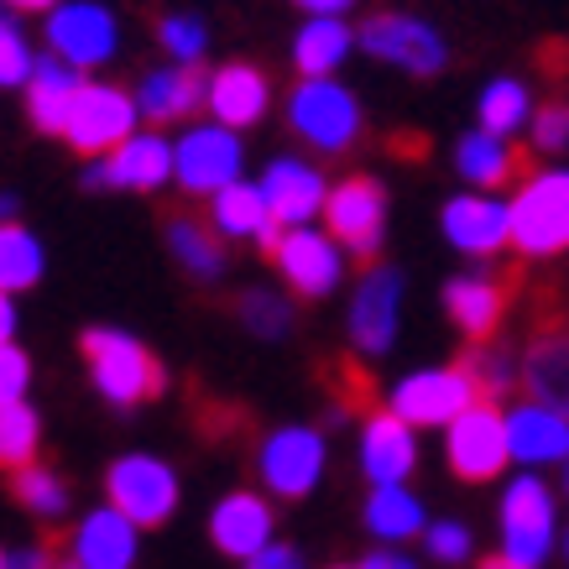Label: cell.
I'll list each match as a JSON object with an SVG mask.
<instances>
[{"label": "cell", "instance_id": "cell-1", "mask_svg": "<svg viewBox=\"0 0 569 569\" xmlns=\"http://www.w3.org/2000/svg\"><path fill=\"white\" fill-rule=\"evenodd\" d=\"M522 392L528 402L569 418V293L565 282H543L533 293V335L522 346Z\"/></svg>", "mask_w": 569, "mask_h": 569}, {"label": "cell", "instance_id": "cell-2", "mask_svg": "<svg viewBox=\"0 0 569 569\" xmlns=\"http://www.w3.org/2000/svg\"><path fill=\"white\" fill-rule=\"evenodd\" d=\"M79 350H84L94 387H100V397L110 408H137V402H152V397L168 392L162 361L141 346L137 335H126V329H84Z\"/></svg>", "mask_w": 569, "mask_h": 569}, {"label": "cell", "instance_id": "cell-3", "mask_svg": "<svg viewBox=\"0 0 569 569\" xmlns=\"http://www.w3.org/2000/svg\"><path fill=\"white\" fill-rule=\"evenodd\" d=\"M512 246L522 257L569 251V173H533L512 199Z\"/></svg>", "mask_w": 569, "mask_h": 569}, {"label": "cell", "instance_id": "cell-4", "mask_svg": "<svg viewBox=\"0 0 569 569\" xmlns=\"http://www.w3.org/2000/svg\"><path fill=\"white\" fill-rule=\"evenodd\" d=\"M288 121H293V131L309 141L313 152L340 157L361 137V104L335 79H303L293 89V100H288Z\"/></svg>", "mask_w": 569, "mask_h": 569}, {"label": "cell", "instance_id": "cell-5", "mask_svg": "<svg viewBox=\"0 0 569 569\" xmlns=\"http://www.w3.org/2000/svg\"><path fill=\"white\" fill-rule=\"evenodd\" d=\"M104 497L137 528H162L178 512V476L157 455H126L104 470Z\"/></svg>", "mask_w": 569, "mask_h": 569}, {"label": "cell", "instance_id": "cell-6", "mask_svg": "<svg viewBox=\"0 0 569 569\" xmlns=\"http://www.w3.org/2000/svg\"><path fill=\"white\" fill-rule=\"evenodd\" d=\"M356 42H361L371 58L397 63L402 73H413V79H433V73H445V63H449L445 37L433 32L429 21L402 17V11H377V17H366Z\"/></svg>", "mask_w": 569, "mask_h": 569}, {"label": "cell", "instance_id": "cell-7", "mask_svg": "<svg viewBox=\"0 0 569 569\" xmlns=\"http://www.w3.org/2000/svg\"><path fill=\"white\" fill-rule=\"evenodd\" d=\"M325 224H329V241H340L350 257H361L366 267H377L381 230H387V189L366 173L335 183L325 199Z\"/></svg>", "mask_w": 569, "mask_h": 569}, {"label": "cell", "instance_id": "cell-8", "mask_svg": "<svg viewBox=\"0 0 569 569\" xmlns=\"http://www.w3.org/2000/svg\"><path fill=\"white\" fill-rule=\"evenodd\" d=\"M241 137L230 126H193L189 137L173 147V178L178 189L193 199H214L220 189H230L241 178Z\"/></svg>", "mask_w": 569, "mask_h": 569}, {"label": "cell", "instance_id": "cell-9", "mask_svg": "<svg viewBox=\"0 0 569 569\" xmlns=\"http://www.w3.org/2000/svg\"><path fill=\"white\" fill-rule=\"evenodd\" d=\"M137 100L116 84H84L79 100H73V116H69V141L79 157H110L121 147L126 137H137Z\"/></svg>", "mask_w": 569, "mask_h": 569}, {"label": "cell", "instance_id": "cell-10", "mask_svg": "<svg viewBox=\"0 0 569 569\" xmlns=\"http://www.w3.org/2000/svg\"><path fill=\"white\" fill-rule=\"evenodd\" d=\"M507 460H512V445H507V418H501L497 402H476L449 423V470L460 481H497Z\"/></svg>", "mask_w": 569, "mask_h": 569}, {"label": "cell", "instance_id": "cell-11", "mask_svg": "<svg viewBox=\"0 0 569 569\" xmlns=\"http://www.w3.org/2000/svg\"><path fill=\"white\" fill-rule=\"evenodd\" d=\"M116 17L100 0H63L48 11V48L52 58H63L69 69H100L116 58Z\"/></svg>", "mask_w": 569, "mask_h": 569}, {"label": "cell", "instance_id": "cell-12", "mask_svg": "<svg viewBox=\"0 0 569 569\" xmlns=\"http://www.w3.org/2000/svg\"><path fill=\"white\" fill-rule=\"evenodd\" d=\"M522 288V267H501V272H470L455 277L445 288V313L466 340H497L501 319L512 309V298Z\"/></svg>", "mask_w": 569, "mask_h": 569}, {"label": "cell", "instance_id": "cell-13", "mask_svg": "<svg viewBox=\"0 0 569 569\" xmlns=\"http://www.w3.org/2000/svg\"><path fill=\"white\" fill-rule=\"evenodd\" d=\"M257 470L261 481H267V491H277V497H309L313 486H319V476H325V439H319V429H277L261 439V455H257Z\"/></svg>", "mask_w": 569, "mask_h": 569}, {"label": "cell", "instance_id": "cell-14", "mask_svg": "<svg viewBox=\"0 0 569 569\" xmlns=\"http://www.w3.org/2000/svg\"><path fill=\"white\" fill-rule=\"evenodd\" d=\"M501 538L512 559H522L528 569H538L549 559V543H553V497L549 486L538 476H522V481L507 486V501H501Z\"/></svg>", "mask_w": 569, "mask_h": 569}, {"label": "cell", "instance_id": "cell-15", "mask_svg": "<svg viewBox=\"0 0 569 569\" xmlns=\"http://www.w3.org/2000/svg\"><path fill=\"white\" fill-rule=\"evenodd\" d=\"M402 313V272L397 267H366L361 288L350 298V340L361 356H387L397 340Z\"/></svg>", "mask_w": 569, "mask_h": 569}, {"label": "cell", "instance_id": "cell-16", "mask_svg": "<svg viewBox=\"0 0 569 569\" xmlns=\"http://www.w3.org/2000/svg\"><path fill=\"white\" fill-rule=\"evenodd\" d=\"M466 408H476V392H470V381L455 366H445V371H413L408 381H397V392H392V413L402 423H413V429L455 423Z\"/></svg>", "mask_w": 569, "mask_h": 569}, {"label": "cell", "instance_id": "cell-17", "mask_svg": "<svg viewBox=\"0 0 569 569\" xmlns=\"http://www.w3.org/2000/svg\"><path fill=\"white\" fill-rule=\"evenodd\" d=\"M173 178V147L162 137H147V131H137V137H126L116 152L104 157V162H94L84 173V189H137V193H152L162 189Z\"/></svg>", "mask_w": 569, "mask_h": 569}, {"label": "cell", "instance_id": "cell-18", "mask_svg": "<svg viewBox=\"0 0 569 569\" xmlns=\"http://www.w3.org/2000/svg\"><path fill=\"white\" fill-rule=\"evenodd\" d=\"M272 261H277V272L288 277V288H293L298 298H325V293H335V282H340V251H335L329 236H319L309 224L282 230Z\"/></svg>", "mask_w": 569, "mask_h": 569}, {"label": "cell", "instance_id": "cell-19", "mask_svg": "<svg viewBox=\"0 0 569 569\" xmlns=\"http://www.w3.org/2000/svg\"><path fill=\"white\" fill-rule=\"evenodd\" d=\"M533 147H512L507 137H491V131H470L455 147V168L476 183V189H522L528 178L538 173Z\"/></svg>", "mask_w": 569, "mask_h": 569}, {"label": "cell", "instance_id": "cell-20", "mask_svg": "<svg viewBox=\"0 0 569 569\" xmlns=\"http://www.w3.org/2000/svg\"><path fill=\"white\" fill-rule=\"evenodd\" d=\"M418 466V445H413V423L387 408V413H371L366 418V433H361V470L371 486H402L413 476Z\"/></svg>", "mask_w": 569, "mask_h": 569}, {"label": "cell", "instance_id": "cell-21", "mask_svg": "<svg viewBox=\"0 0 569 569\" xmlns=\"http://www.w3.org/2000/svg\"><path fill=\"white\" fill-rule=\"evenodd\" d=\"M137 522L116 512V507H100L89 512L69 538V559L84 569H131L137 565Z\"/></svg>", "mask_w": 569, "mask_h": 569}, {"label": "cell", "instance_id": "cell-22", "mask_svg": "<svg viewBox=\"0 0 569 569\" xmlns=\"http://www.w3.org/2000/svg\"><path fill=\"white\" fill-rule=\"evenodd\" d=\"M137 110L147 121H189V116L209 110V73L199 63L152 69L137 89Z\"/></svg>", "mask_w": 569, "mask_h": 569}, {"label": "cell", "instance_id": "cell-23", "mask_svg": "<svg viewBox=\"0 0 569 569\" xmlns=\"http://www.w3.org/2000/svg\"><path fill=\"white\" fill-rule=\"evenodd\" d=\"M261 193H267V204H272V220L277 224H309L313 214H325V178H319V168H309V162H298V157H277L272 168H267V178H261Z\"/></svg>", "mask_w": 569, "mask_h": 569}, {"label": "cell", "instance_id": "cell-24", "mask_svg": "<svg viewBox=\"0 0 569 569\" xmlns=\"http://www.w3.org/2000/svg\"><path fill=\"white\" fill-rule=\"evenodd\" d=\"M272 104V84L257 63H224V69L209 73V116L230 131L241 126H257Z\"/></svg>", "mask_w": 569, "mask_h": 569}, {"label": "cell", "instance_id": "cell-25", "mask_svg": "<svg viewBox=\"0 0 569 569\" xmlns=\"http://www.w3.org/2000/svg\"><path fill=\"white\" fill-rule=\"evenodd\" d=\"M445 236L466 257H491L512 241V214H507V204H491L486 193H460L445 204Z\"/></svg>", "mask_w": 569, "mask_h": 569}, {"label": "cell", "instance_id": "cell-26", "mask_svg": "<svg viewBox=\"0 0 569 569\" xmlns=\"http://www.w3.org/2000/svg\"><path fill=\"white\" fill-rule=\"evenodd\" d=\"M214 230H220V236H230V241H257L261 251L272 257L288 224L272 220V204H267L261 183H241V178H236L230 189L214 193Z\"/></svg>", "mask_w": 569, "mask_h": 569}, {"label": "cell", "instance_id": "cell-27", "mask_svg": "<svg viewBox=\"0 0 569 569\" xmlns=\"http://www.w3.org/2000/svg\"><path fill=\"white\" fill-rule=\"evenodd\" d=\"M209 538L230 559H257L272 543V507L261 497H251V491H230L214 507V518H209Z\"/></svg>", "mask_w": 569, "mask_h": 569}, {"label": "cell", "instance_id": "cell-28", "mask_svg": "<svg viewBox=\"0 0 569 569\" xmlns=\"http://www.w3.org/2000/svg\"><path fill=\"white\" fill-rule=\"evenodd\" d=\"M79 89H84L79 69H69L63 58H37L32 79H27V116H32L37 131L63 137V131H69V116H73Z\"/></svg>", "mask_w": 569, "mask_h": 569}, {"label": "cell", "instance_id": "cell-29", "mask_svg": "<svg viewBox=\"0 0 569 569\" xmlns=\"http://www.w3.org/2000/svg\"><path fill=\"white\" fill-rule=\"evenodd\" d=\"M507 445H512V460H528V466L565 460L569 455V418L528 402V408H518V413L507 418Z\"/></svg>", "mask_w": 569, "mask_h": 569}, {"label": "cell", "instance_id": "cell-30", "mask_svg": "<svg viewBox=\"0 0 569 569\" xmlns=\"http://www.w3.org/2000/svg\"><path fill=\"white\" fill-rule=\"evenodd\" d=\"M455 371L470 381L476 402H501V397L518 387V371H522V356L501 340H470V350L455 361Z\"/></svg>", "mask_w": 569, "mask_h": 569}, {"label": "cell", "instance_id": "cell-31", "mask_svg": "<svg viewBox=\"0 0 569 569\" xmlns=\"http://www.w3.org/2000/svg\"><path fill=\"white\" fill-rule=\"evenodd\" d=\"M162 230H168V246H173L178 267H183L189 277L214 282V277L224 272V246H220V236L209 230V220L189 214V209H173V214L162 220Z\"/></svg>", "mask_w": 569, "mask_h": 569}, {"label": "cell", "instance_id": "cell-32", "mask_svg": "<svg viewBox=\"0 0 569 569\" xmlns=\"http://www.w3.org/2000/svg\"><path fill=\"white\" fill-rule=\"evenodd\" d=\"M356 48V32H350L340 17H313L293 42V63L303 79H329V73L346 63V52Z\"/></svg>", "mask_w": 569, "mask_h": 569}, {"label": "cell", "instance_id": "cell-33", "mask_svg": "<svg viewBox=\"0 0 569 569\" xmlns=\"http://www.w3.org/2000/svg\"><path fill=\"white\" fill-rule=\"evenodd\" d=\"M48 272L42 241L27 224H0V293H27Z\"/></svg>", "mask_w": 569, "mask_h": 569}, {"label": "cell", "instance_id": "cell-34", "mask_svg": "<svg viewBox=\"0 0 569 569\" xmlns=\"http://www.w3.org/2000/svg\"><path fill=\"white\" fill-rule=\"evenodd\" d=\"M366 528L377 538L402 543V538L423 533V507H418V497H408L402 486H377L371 501H366Z\"/></svg>", "mask_w": 569, "mask_h": 569}, {"label": "cell", "instance_id": "cell-35", "mask_svg": "<svg viewBox=\"0 0 569 569\" xmlns=\"http://www.w3.org/2000/svg\"><path fill=\"white\" fill-rule=\"evenodd\" d=\"M37 445H42L37 413L27 402H6V408H0V470L37 466Z\"/></svg>", "mask_w": 569, "mask_h": 569}, {"label": "cell", "instance_id": "cell-36", "mask_svg": "<svg viewBox=\"0 0 569 569\" xmlns=\"http://www.w3.org/2000/svg\"><path fill=\"white\" fill-rule=\"evenodd\" d=\"M236 319H241L257 340H282V335L293 329V303L282 293H272V288H246V293L236 298Z\"/></svg>", "mask_w": 569, "mask_h": 569}, {"label": "cell", "instance_id": "cell-37", "mask_svg": "<svg viewBox=\"0 0 569 569\" xmlns=\"http://www.w3.org/2000/svg\"><path fill=\"white\" fill-rule=\"evenodd\" d=\"M17 501L27 507V512H37V518H63L69 512V486H63V476H52L48 466H27L17 470Z\"/></svg>", "mask_w": 569, "mask_h": 569}, {"label": "cell", "instance_id": "cell-38", "mask_svg": "<svg viewBox=\"0 0 569 569\" xmlns=\"http://www.w3.org/2000/svg\"><path fill=\"white\" fill-rule=\"evenodd\" d=\"M325 387L335 392V402H329V423H340L346 413H366L371 408V371H361L356 361H329L325 366Z\"/></svg>", "mask_w": 569, "mask_h": 569}, {"label": "cell", "instance_id": "cell-39", "mask_svg": "<svg viewBox=\"0 0 569 569\" xmlns=\"http://www.w3.org/2000/svg\"><path fill=\"white\" fill-rule=\"evenodd\" d=\"M522 116H528V89L518 79H497L481 94V131H491V137H512Z\"/></svg>", "mask_w": 569, "mask_h": 569}, {"label": "cell", "instance_id": "cell-40", "mask_svg": "<svg viewBox=\"0 0 569 569\" xmlns=\"http://www.w3.org/2000/svg\"><path fill=\"white\" fill-rule=\"evenodd\" d=\"M157 42L168 48L173 63H199L209 48V27L199 17H162L157 21Z\"/></svg>", "mask_w": 569, "mask_h": 569}, {"label": "cell", "instance_id": "cell-41", "mask_svg": "<svg viewBox=\"0 0 569 569\" xmlns=\"http://www.w3.org/2000/svg\"><path fill=\"white\" fill-rule=\"evenodd\" d=\"M37 58L27 48V37L17 32V21H0V89H27Z\"/></svg>", "mask_w": 569, "mask_h": 569}, {"label": "cell", "instance_id": "cell-42", "mask_svg": "<svg viewBox=\"0 0 569 569\" xmlns=\"http://www.w3.org/2000/svg\"><path fill=\"white\" fill-rule=\"evenodd\" d=\"M533 152H569V100L553 94L533 121Z\"/></svg>", "mask_w": 569, "mask_h": 569}, {"label": "cell", "instance_id": "cell-43", "mask_svg": "<svg viewBox=\"0 0 569 569\" xmlns=\"http://www.w3.org/2000/svg\"><path fill=\"white\" fill-rule=\"evenodd\" d=\"M27 381H32V361L21 346H0V408L6 402H21L27 397Z\"/></svg>", "mask_w": 569, "mask_h": 569}, {"label": "cell", "instance_id": "cell-44", "mask_svg": "<svg viewBox=\"0 0 569 569\" xmlns=\"http://www.w3.org/2000/svg\"><path fill=\"white\" fill-rule=\"evenodd\" d=\"M429 553L439 559V565H460L470 553V533L460 528V522H433L429 528Z\"/></svg>", "mask_w": 569, "mask_h": 569}, {"label": "cell", "instance_id": "cell-45", "mask_svg": "<svg viewBox=\"0 0 569 569\" xmlns=\"http://www.w3.org/2000/svg\"><path fill=\"white\" fill-rule=\"evenodd\" d=\"M246 569H303V559L288 543H267L257 559H246Z\"/></svg>", "mask_w": 569, "mask_h": 569}, {"label": "cell", "instance_id": "cell-46", "mask_svg": "<svg viewBox=\"0 0 569 569\" xmlns=\"http://www.w3.org/2000/svg\"><path fill=\"white\" fill-rule=\"evenodd\" d=\"M6 569H58V565H52V549H17L6 553Z\"/></svg>", "mask_w": 569, "mask_h": 569}, {"label": "cell", "instance_id": "cell-47", "mask_svg": "<svg viewBox=\"0 0 569 569\" xmlns=\"http://www.w3.org/2000/svg\"><path fill=\"white\" fill-rule=\"evenodd\" d=\"M356 569H418V565L402 559V553H392V549H381V553H371V559H361Z\"/></svg>", "mask_w": 569, "mask_h": 569}, {"label": "cell", "instance_id": "cell-48", "mask_svg": "<svg viewBox=\"0 0 569 569\" xmlns=\"http://www.w3.org/2000/svg\"><path fill=\"white\" fill-rule=\"evenodd\" d=\"M11 335H17V303L11 293H0V346H11Z\"/></svg>", "mask_w": 569, "mask_h": 569}, {"label": "cell", "instance_id": "cell-49", "mask_svg": "<svg viewBox=\"0 0 569 569\" xmlns=\"http://www.w3.org/2000/svg\"><path fill=\"white\" fill-rule=\"evenodd\" d=\"M293 6H303L309 17H340V11H346L350 0H293Z\"/></svg>", "mask_w": 569, "mask_h": 569}, {"label": "cell", "instance_id": "cell-50", "mask_svg": "<svg viewBox=\"0 0 569 569\" xmlns=\"http://www.w3.org/2000/svg\"><path fill=\"white\" fill-rule=\"evenodd\" d=\"M481 569H528L522 559H512V553H486Z\"/></svg>", "mask_w": 569, "mask_h": 569}, {"label": "cell", "instance_id": "cell-51", "mask_svg": "<svg viewBox=\"0 0 569 569\" xmlns=\"http://www.w3.org/2000/svg\"><path fill=\"white\" fill-rule=\"evenodd\" d=\"M11 11H52V6H63V0H6Z\"/></svg>", "mask_w": 569, "mask_h": 569}, {"label": "cell", "instance_id": "cell-52", "mask_svg": "<svg viewBox=\"0 0 569 569\" xmlns=\"http://www.w3.org/2000/svg\"><path fill=\"white\" fill-rule=\"evenodd\" d=\"M17 193H0V224H17Z\"/></svg>", "mask_w": 569, "mask_h": 569}, {"label": "cell", "instance_id": "cell-53", "mask_svg": "<svg viewBox=\"0 0 569 569\" xmlns=\"http://www.w3.org/2000/svg\"><path fill=\"white\" fill-rule=\"evenodd\" d=\"M58 569H84V565H73V559H63V565H58Z\"/></svg>", "mask_w": 569, "mask_h": 569}, {"label": "cell", "instance_id": "cell-54", "mask_svg": "<svg viewBox=\"0 0 569 569\" xmlns=\"http://www.w3.org/2000/svg\"><path fill=\"white\" fill-rule=\"evenodd\" d=\"M565 491H569V466H565Z\"/></svg>", "mask_w": 569, "mask_h": 569}, {"label": "cell", "instance_id": "cell-55", "mask_svg": "<svg viewBox=\"0 0 569 569\" xmlns=\"http://www.w3.org/2000/svg\"><path fill=\"white\" fill-rule=\"evenodd\" d=\"M0 569H6V553H0Z\"/></svg>", "mask_w": 569, "mask_h": 569}, {"label": "cell", "instance_id": "cell-56", "mask_svg": "<svg viewBox=\"0 0 569 569\" xmlns=\"http://www.w3.org/2000/svg\"><path fill=\"white\" fill-rule=\"evenodd\" d=\"M565 549H569V538H565Z\"/></svg>", "mask_w": 569, "mask_h": 569}, {"label": "cell", "instance_id": "cell-57", "mask_svg": "<svg viewBox=\"0 0 569 569\" xmlns=\"http://www.w3.org/2000/svg\"><path fill=\"white\" fill-rule=\"evenodd\" d=\"M335 569H346V565H335Z\"/></svg>", "mask_w": 569, "mask_h": 569}]
</instances>
